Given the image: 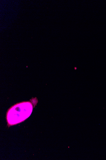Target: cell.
Returning <instances> with one entry per match:
<instances>
[{
	"mask_svg": "<svg viewBox=\"0 0 106 160\" xmlns=\"http://www.w3.org/2000/svg\"><path fill=\"white\" fill-rule=\"evenodd\" d=\"M33 110V105L29 102H24L15 105L8 111L7 115L8 121L21 122L29 117Z\"/></svg>",
	"mask_w": 106,
	"mask_h": 160,
	"instance_id": "obj_1",
	"label": "cell"
}]
</instances>
